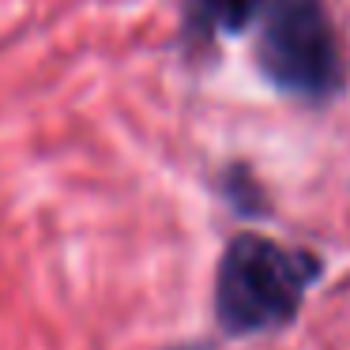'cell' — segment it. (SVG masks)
<instances>
[{"instance_id": "obj_1", "label": "cell", "mask_w": 350, "mask_h": 350, "mask_svg": "<svg viewBox=\"0 0 350 350\" xmlns=\"http://www.w3.org/2000/svg\"><path fill=\"white\" fill-rule=\"evenodd\" d=\"M320 275L312 252H297L264 234H237L215 275V320L226 335H260L290 324L305 290Z\"/></svg>"}, {"instance_id": "obj_3", "label": "cell", "mask_w": 350, "mask_h": 350, "mask_svg": "<svg viewBox=\"0 0 350 350\" xmlns=\"http://www.w3.org/2000/svg\"><path fill=\"white\" fill-rule=\"evenodd\" d=\"M267 0H185V42L211 46L222 34H241L264 19Z\"/></svg>"}, {"instance_id": "obj_4", "label": "cell", "mask_w": 350, "mask_h": 350, "mask_svg": "<svg viewBox=\"0 0 350 350\" xmlns=\"http://www.w3.org/2000/svg\"><path fill=\"white\" fill-rule=\"evenodd\" d=\"M222 192H226V200L241 215H264L267 211V207L260 204L264 196H260V189H256V177H252L245 166H234L226 177H222Z\"/></svg>"}, {"instance_id": "obj_2", "label": "cell", "mask_w": 350, "mask_h": 350, "mask_svg": "<svg viewBox=\"0 0 350 350\" xmlns=\"http://www.w3.org/2000/svg\"><path fill=\"white\" fill-rule=\"evenodd\" d=\"M260 72L301 102H324L339 87V42L324 0H267L256 38Z\"/></svg>"}]
</instances>
